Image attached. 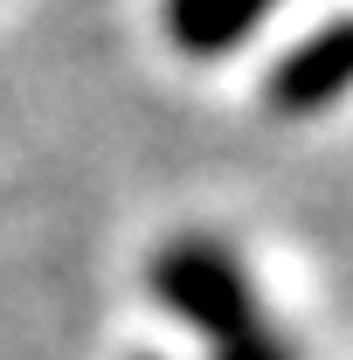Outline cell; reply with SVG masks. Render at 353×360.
<instances>
[{
    "mask_svg": "<svg viewBox=\"0 0 353 360\" xmlns=\"http://www.w3.org/2000/svg\"><path fill=\"white\" fill-rule=\"evenodd\" d=\"M347 90H353V14L312 28L305 42L291 49V56H277L270 77H264L270 111H284V118H312V111L340 104Z\"/></svg>",
    "mask_w": 353,
    "mask_h": 360,
    "instance_id": "2",
    "label": "cell"
},
{
    "mask_svg": "<svg viewBox=\"0 0 353 360\" xmlns=\"http://www.w3.org/2000/svg\"><path fill=\"white\" fill-rule=\"evenodd\" d=\"M153 298L167 312H180L208 340V360H298L291 340L257 305L236 250H222L215 236H180V243H167L153 257Z\"/></svg>",
    "mask_w": 353,
    "mask_h": 360,
    "instance_id": "1",
    "label": "cell"
},
{
    "mask_svg": "<svg viewBox=\"0 0 353 360\" xmlns=\"http://www.w3.org/2000/svg\"><path fill=\"white\" fill-rule=\"evenodd\" d=\"M277 0H167V35L187 56H222L236 49Z\"/></svg>",
    "mask_w": 353,
    "mask_h": 360,
    "instance_id": "3",
    "label": "cell"
}]
</instances>
